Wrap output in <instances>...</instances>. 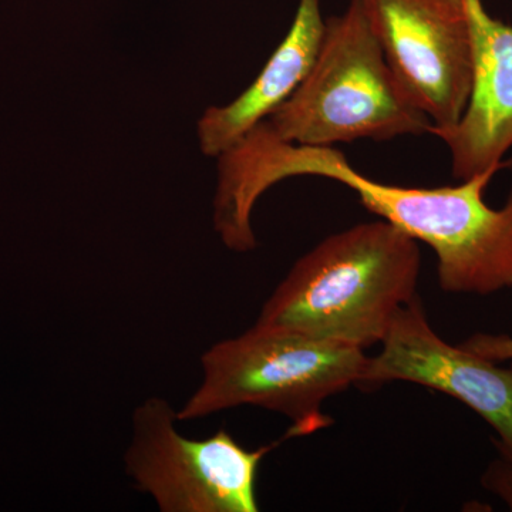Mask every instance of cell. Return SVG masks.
Instances as JSON below:
<instances>
[{
  "label": "cell",
  "mask_w": 512,
  "mask_h": 512,
  "mask_svg": "<svg viewBox=\"0 0 512 512\" xmlns=\"http://www.w3.org/2000/svg\"><path fill=\"white\" fill-rule=\"evenodd\" d=\"M380 352L369 357L360 386L409 382L460 400L495 431L512 454V366L508 369L437 335L419 295L397 313Z\"/></svg>",
  "instance_id": "52a82bcc"
},
{
  "label": "cell",
  "mask_w": 512,
  "mask_h": 512,
  "mask_svg": "<svg viewBox=\"0 0 512 512\" xmlns=\"http://www.w3.org/2000/svg\"><path fill=\"white\" fill-rule=\"evenodd\" d=\"M265 121L282 140L309 147L420 136L433 126L394 77L362 0L326 20L311 72Z\"/></svg>",
  "instance_id": "3957f363"
},
{
  "label": "cell",
  "mask_w": 512,
  "mask_h": 512,
  "mask_svg": "<svg viewBox=\"0 0 512 512\" xmlns=\"http://www.w3.org/2000/svg\"><path fill=\"white\" fill-rule=\"evenodd\" d=\"M325 29L319 0H301L288 35L251 86L231 103L205 110L198 120L205 156H221L295 93L316 62Z\"/></svg>",
  "instance_id": "9c48e42d"
},
{
  "label": "cell",
  "mask_w": 512,
  "mask_h": 512,
  "mask_svg": "<svg viewBox=\"0 0 512 512\" xmlns=\"http://www.w3.org/2000/svg\"><path fill=\"white\" fill-rule=\"evenodd\" d=\"M167 400L150 397L131 419L124 456L126 474L161 512H256V478L269 446L249 450L225 429L208 439H188L175 427Z\"/></svg>",
  "instance_id": "277c9868"
},
{
  "label": "cell",
  "mask_w": 512,
  "mask_h": 512,
  "mask_svg": "<svg viewBox=\"0 0 512 512\" xmlns=\"http://www.w3.org/2000/svg\"><path fill=\"white\" fill-rule=\"evenodd\" d=\"M497 173L451 187H402L390 200V224L436 252L444 292L491 295L512 288V190L501 208L484 200Z\"/></svg>",
  "instance_id": "5b68a950"
},
{
  "label": "cell",
  "mask_w": 512,
  "mask_h": 512,
  "mask_svg": "<svg viewBox=\"0 0 512 512\" xmlns=\"http://www.w3.org/2000/svg\"><path fill=\"white\" fill-rule=\"evenodd\" d=\"M419 242L390 222H362L302 255L256 323L365 350L380 345L417 296Z\"/></svg>",
  "instance_id": "6da1fadb"
},
{
  "label": "cell",
  "mask_w": 512,
  "mask_h": 512,
  "mask_svg": "<svg viewBox=\"0 0 512 512\" xmlns=\"http://www.w3.org/2000/svg\"><path fill=\"white\" fill-rule=\"evenodd\" d=\"M481 481L488 491L500 497L512 511V454L498 448V457L488 466Z\"/></svg>",
  "instance_id": "30bf717a"
},
{
  "label": "cell",
  "mask_w": 512,
  "mask_h": 512,
  "mask_svg": "<svg viewBox=\"0 0 512 512\" xmlns=\"http://www.w3.org/2000/svg\"><path fill=\"white\" fill-rule=\"evenodd\" d=\"M474 47L473 89L454 126L431 127L450 150L458 181L501 170L512 147V28L494 19L483 0H464Z\"/></svg>",
  "instance_id": "ba28073f"
},
{
  "label": "cell",
  "mask_w": 512,
  "mask_h": 512,
  "mask_svg": "<svg viewBox=\"0 0 512 512\" xmlns=\"http://www.w3.org/2000/svg\"><path fill=\"white\" fill-rule=\"evenodd\" d=\"M386 62L434 128L463 117L474 47L464 0H362Z\"/></svg>",
  "instance_id": "8992f818"
},
{
  "label": "cell",
  "mask_w": 512,
  "mask_h": 512,
  "mask_svg": "<svg viewBox=\"0 0 512 512\" xmlns=\"http://www.w3.org/2000/svg\"><path fill=\"white\" fill-rule=\"evenodd\" d=\"M367 360L365 350L356 346L255 323L202 355L200 386L177 419H204L254 406L288 417V439L311 436L332 426L323 403L360 384Z\"/></svg>",
  "instance_id": "7a4b0ae2"
},
{
  "label": "cell",
  "mask_w": 512,
  "mask_h": 512,
  "mask_svg": "<svg viewBox=\"0 0 512 512\" xmlns=\"http://www.w3.org/2000/svg\"><path fill=\"white\" fill-rule=\"evenodd\" d=\"M461 346L494 363L512 359V336L481 333L471 336Z\"/></svg>",
  "instance_id": "8fae6325"
}]
</instances>
